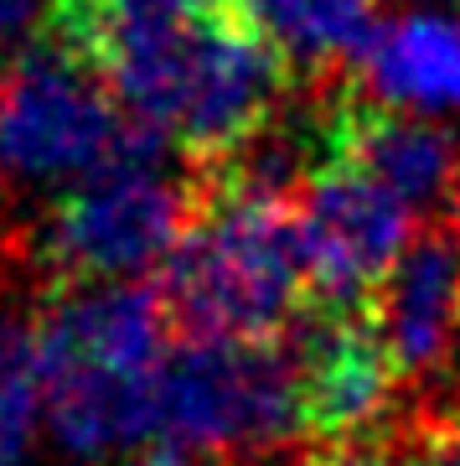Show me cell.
I'll return each instance as SVG.
<instances>
[{
	"mask_svg": "<svg viewBox=\"0 0 460 466\" xmlns=\"http://www.w3.org/2000/svg\"><path fill=\"white\" fill-rule=\"evenodd\" d=\"M311 285L295 213L280 198L217 187L165 259L161 300L192 337H269Z\"/></svg>",
	"mask_w": 460,
	"mask_h": 466,
	"instance_id": "obj_1",
	"label": "cell"
},
{
	"mask_svg": "<svg viewBox=\"0 0 460 466\" xmlns=\"http://www.w3.org/2000/svg\"><path fill=\"white\" fill-rule=\"evenodd\" d=\"M280 84L285 63L244 16H197L165 140L217 167L275 119Z\"/></svg>",
	"mask_w": 460,
	"mask_h": 466,
	"instance_id": "obj_6",
	"label": "cell"
},
{
	"mask_svg": "<svg viewBox=\"0 0 460 466\" xmlns=\"http://www.w3.org/2000/svg\"><path fill=\"white\" fill-rule=\"evenodd\" d=\"M300 254L305 275L326 300L352 306L378 290L414 244V208L367 171L326 161L300 187Z\"/></svg>",
	"mask_w": 460,
	"mask_h": 466,
	"instance_id": "obj_5",
	"label": "cell"
},
{
	"mask_svg": "<svg viewBox=\"0 0 460 466\" xmlns=\"http://www.w3.org/2000/svg\"><path fill=\"white\" fill-rule=\"evenodd\" d=\"M300 379H305V410L311 425L326 435H357L378 425L394 400V358L383 352L378 332L352 317H326L305 327L295 342Z\"/></svg>",
	"mask_w": 460,
	"mask_h": 466,
	"instance_id": "obj_11",
	"label": "cell"
},
{
	"mask_svg": "<svg viewBox=\"0 0 460 466\" xmlns=\"http://www.w3.org/2000/svg\"><path fill=\"white\" fill-rule=\"evenodd\" d=\"M130 466H197V461H192V451H181V446H155V451H140Z\"/></svg>",
	"mask_w": 460,
	"mask_h": 466,
	"instance_id": "obj_17",
	"label": "cell"
},
{
	"mask_svg": "<svg viewBox=\"0 0 460 466\" xmlns=\"http://www.w3.org/2000/svg\"><path fill=\"white\" fill-rule=\"evenodd\" d=\"M315 466H394V461H383L378 451H367V446H342L331 456H321Z\"/></svg>",
	"mask_w": 460,
	"mask_h": 466,
	"instance_id": "obj_16",
	"label": "cell"
},
{
	"mask_svg": "<svg viewBox=\"0 0 460 466\" xmlns=\"http://www.w3.org/2000/svg\"><path fill=\"white\" fill-rule=\"evenodd\" d=\"M135 140L104 67L63 32L42 26L0 67V177L16 187H78Z\"/></svg>",
	"mask_w": 460,
	"mask_h": 466,
	"instance_id": "obj_2",
	"label": "cell"
},
{
	"mask_svg": "<svg viewBox=\"0 0 460 466\" xmlns=\"http://www.w3.org/2000/svg\"><path fill=\"white\" fill-rule=\"evenodd\" d=\"M238 11L285 73L300 78H321L346 57H362L378 32V0H238Z\"/></svg>",
	"mask_w": 460,
	"mask_h": 466,
	"instance_id": "obj_12",
	"label": "cell"
},
{
	"mask_svg": "<svg viewBox=\"0 0 460 466\" xmlns=\"http://www.w3.org/2000/svg\"><path fill=\"white\" fill-rule=\"evenodd\" d=\"M161 150L165 140L135 130L109 167L67 187L42 223V259L73 280H135L165 265L197 213Z\"/></svg>",
	"mask_w": 460,
	"mask_h": 466,
	"instance_id": "obj_4",
	"label": "cell"
},
{
	"mask_svg": "<svg viewBox=\"0 0 460 466\" xmlns=\"http://www.w3.org/2000/svg\"><path fill=\"white\" fill-rule=\"evenodd\" d=\"M176 5L197 11V16H217V11H228V5H238V0H176Z\"/></svg>",
	"mask_w": 460,
	"mask_h": 466,
	"instance_id": "obj_18",
	"label": "cell"
},
{
	"mask_svg": "<svg viewBox=\"0 0 460 466\" xmlns=\"http://www.w3.org/2000/svg\"><path fill=\"white\" fill-rule=\"evenodd\" d=\"M52 11H57V0H0V47L47 26Z\"/></svg>",
	"mask_w": 460,
	"mask_h": 466,
	"instance_id": "obj_14",
	"label": "cell"
},
{
	"mask_svg": "<svg viewBox=\"0 0 460 466\" xmlns=\"http://www.w3.org/2000/svg\"><path fill=\"white\" fill-rule=\"evenodd\" d=\"M450 202H455V238H460V177H455V192H450Z\"/></svg>",
	"mask_w": 460,
	"mask_h": 466,
	"instance_id": "obj_19",
	"label": "cell"
},
{
	"mask_svg": "<svg viewBox=\"0 0 460 466\" xmlns=\"http://www.w3.org/2000/svg\"><path fill=\"white\" fill-rule=\"evenodd\" d=\"M47 435V379L32 327L0 321V466H32Z\"/></svg>",
	"mask_w": 460,
	"mask_h": 466,
	"instance_id": "obj_13",
	"label": "cell"
},
{
	"mask_svg": "<svg viewBox=\"0 0 460 466\" xmlns=\"http://www.w3.org/2000/svg\"><path fill=\"white\" fill-rule=\"evenodd\" d=\"M161 431L197 456H264L305 425L295 348L269 337H192L161 363Z\"/></svg>",
	"mask_w": 460,
	"mask_h": 466,
	"instance_id": "obj_3",
	"label": "cell"
},
{
	"mask_svg": "<svg viewBox=\"0 0 460 466\" xmlns=\"http://www.w3.org/2000/svg\"><path fill=\"white\" fill-rule=\"evenodd\" d=\"M42 379H47V441L67 461H115L161 431V404H155L161 373H125L94 358L42 348Z\"/></svg>",
	"mask_w": 460,
	"mask_h": 466,
	"instance_id": "obj_7",
	"label": "cell"
},
{
	"mask_svg": "<svg viewBox=\"0 0 460 466\" xmlns=\"http://www.w3.org/2000/svg\"><path fill=\"white\" fill-rule=\"evenodd\" d=\"M419 466H460V415L445 420L440 431L425 441V451H419Z\"/></svg>",
	"mask_w": 460,
	"mask_h": 466,
	"instance_id": "obj_15",
	"label": "cell"
},
{
	"mask_svg": "<svg viewBox=\"0 0 460 466\" xmlns=\"http://www.w3.org/2000/svg\"><path fill=\"white\" fill-rule=\"evenodd\" d=\"M362 94L404 115H460V16L404 11L383 21L357 57Z\"/></svg>",
	"mask_w": 460,
	"mask_h": 466,
	"instance_id": "obj_10",
	"label": "cell"
},
{
	"mask_svg": "<svg viewBox=\"0 0 460 466\" xmlns=\"http://www.w3.org/2000/svg\"><path fill=\"white\" fill-rule=\"evenodd\" d=\"M383 352L404 379L435 373L460 348V238L455 233H419L394 275L378 285Z\"/></svg>",
	"mask_w": 460,
	"mask_h": 466,
	"instance_id": "obj_8",
	"label": "cell"
},
{
	"mask_svg": "<svg viewBox=\"0 0 460 466\" xmlns=\"http://www.w3.org/2000/svg\"><path fill=\"white\" fill-rule=\"evenodd\" d=\"M331 161L367 171L409 208H425V202L455 192L460 177L455 135L445 125L425 115H404V109H383L373 99H352L331 109Z\"/></svg>",
	"mask_w": 460,
	"mask_h": 466,
	"instance_id": "obj_9",
	"label": "cell"
}]
</instances>
